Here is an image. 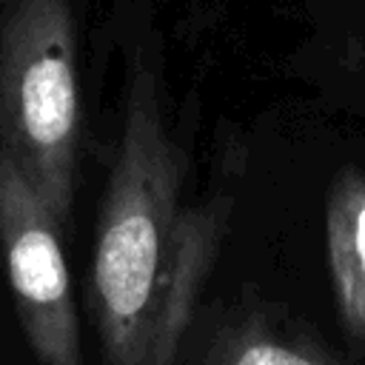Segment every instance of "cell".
<instances>
[{"mask_svg":"<svg viewBox=\"0 0 365 365\" xmlns=\"http://www.w3.org/2000/svg\"><path fill=\"white\" fill-rule=\"evenodd\" d=\"M325 251L339 322L365 342V171L345 165L325 197Z\"/></svg>","mask_w":365,"mask_h":365,"instance_id":"277c9868","label":"cell"},{"mask_svg":"<svg viewBox=\"0 0 365 365\" xmlns=\"http://www.w3.org/2000/svg\"><path fill=\"white\" fill-rule=\"evenodd\" d=\"M0 254L26 345L37 365H86L63 225L0 151Z\"/></svg>","mask_w":365,"mask_h":365,"instance_id":"3957f363","label":"cell"},{"mask_svg":"<svg viewBox=\"0 0 365 365\" xmlns=\"http://www.w3.org/2000/svg\"><path fill=\"white\" fill-rule=\"evenodd\" d=\"M200 365H342L268 308H242L214 328Z\"/></svg>","mask_w":365,"mask_h":365,"instance_id":"5b68a950","label":"cell"},{"mask_svg":"<svg viewBox=\"0 0 365 365\" xmlns=\"http://www.w3.org/2000/svg\"><path fill=\"white\" fill-rule=\"evenodd\" d=\"M0 151L63 231L74 214L80 91L68 0H9L0 20Z\"/></svg>","mask_w":365,"mask_h":365,"instance_id":"7a4b0ae2","label":"cell"},{"mask_svg":"<svg viewBox=\"0 0 365 365\" xmlns=\"http://www.w3.org/2000/svg\"><path fill=\"white\" fill-rule=\"evenodd\" d=\"M188 180L160 80L131 51L86 285L103 365H180L231 220V194L194 197Z\"/></svg>","mask_w":365,"mask_h":365,"instance_id":"6da1fadb","label":"cell"}]
</instances>
